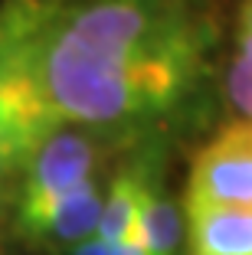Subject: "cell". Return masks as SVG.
I'll return each mask as SVG.
<instances>
[{
	"label": "cell",
	"mask_w": 252,
	"mask_h": 255,
	"mask_svg": "<svg viewBox=\"0 0 252 255\" xmlns=\"http://www.w3.org/2000/svg\"><path fill=\"white\" fill-rule=\"evenodd\" d=\"M98 216H102V193H98L95 180L89 177L79 187L59 193L20 229L30 239L49 242V246H75V242L95 236Z\"/></svg>",
	"instance_id": "cell-5"
},
{
	"label": "cell",
	"mask_w": 252,
	"mask_h": 255,
	"mask_svg": "<svg viewBox=\"0 0 252 255\" xmlns=\"http://www.w3.org/2000/svg\"><path fill=\"white\" fill-rule=\"evenodd\" d=\"M190 206H249L252 210V121L213 134L190 167L184 210Z\"/></svg>",
	"instance_id": "cell-3"
},
{
	"label": "cell",
	"mask_w": 252,
	"mask_h": 255,
	"mask_svg": "<svg viewBox=\"0 0 252 255\" xmlns=\"http://www.w3.org/2000/svg\"><path fill=\"white\" fill-rule=\"evenodd\" d=\"M230 98L243 118L252 121V43L236 39V56L230 66Z\"/></svg>",
	"instance_id": "cell-9"
},
{
	"label": "cell",
	"mask_w": 252,
	"mask_h": 255,
	"mask_svg": "<svg viewBox=\"0 0 252 255\" xmlns=\"http://www.w3.org/2000/svg\"><path fill=\"white\" fill-rule=\"evenodd\" d=\"M144 190H148V180H144L138 170L118 173V177L111 180L108 193L102 196V216H98L95 236H102V239L111 242V246H115V242L131 239Z\"/></svg>",
	"instance_id": "cell-8"
},
{
	"label": "cell",
	"mask_w": 252,
	"mask_h": 255,
	"mask_svg": "<svg viewBox=\"0 0 252 255\" xmlns=\"http://www.w3.org/2000/svg\"><path fill=\"white\" fill-rule=\"evenodd\" d=\"M115 255H148L134 239H125V242H115Z\"/></svg>",
	"instance_id": "cell-12"
},
{
	"label": "cell",
	"mask_w": 252,
	"mask_h": 255,
	"mask_svg": "<svg viewBox=\"0 0 252 255\" xmlns=\"http://www.w3.org/2000/svg\"><path fill=\"white\" fill-rule=\"evenodd\" d=\"M184 229H187V223L180 216V210L148 183V190L141 196L138 219H134L131 239L148 255H177L180 242H184Z\"/></svg>",
	"instance_id": "cell-7"
},
{
	"label": "cell",
	"mask_w": 252,
	"mask_h": 255,
	"mask_svg": "<svg viewBox=\"0 0 252 255\" xmlns=\"http://www.w3.org/2000/svg\"><path fill=\"white\" fill-rule=\"evenodd\" d=\"M46 0H7L0 7V200L20 187L39 144L62 128L43 82V36L52 20Z\"/></svg>",
	"instance_id": "cell-2"
},
{
	"label": "cell",
	"mask_w": 252,
	"mask_h": 255,
	"mask_svg": "<svg viewBox=\"0 0 252 255\" xmlns=\"http://www.w3.org/2000/svg\"><path fill=\"white\" fill-rule=\"evenodd\" d=\"M72 255H115V246L105 242L102 236H89V239H82L72 246Z\"/></svg>",
	"instance_id": "cell-10"
},
{
	"label": "cell",
	"mask_w": 252,
	"mask_h": 255,
	"mask_svg": "<svg viewBox=\"0 0 252 255\" xmlns=\"http://www.w3.org/2000/svg\"><path fill=\"white\" fill-rule=\"evenodd\" d=\"M184 223L187 255H252L249 206H190Z\"/></svg>",
	"instance_id": "cell-6"
},
{
	"label": "cell",
	"mask_w": 252,
	"mask_h": 255,
	"mask_svg": "<svg viewBox=\"0 0 252 255\" xmlns=\"http://www.w3.org/2000/svg\"><path fill=\"white\" fill-rule=\"evenodd\" d=\"M95 167V144L85 134L56 128L39 150L30 157L26 170L20 177V196H16V226L30 223L43 206L66 190L79 187L92 177Z\"/></svg>",
	"instance_id": "cell-4"
},
{
	"label": "cell",
	"mask_w": 252,
	"mask_h": 255,
	"mask_svg": "<svg viewBox=\"0 0 252 255\" xmlns=\"http://www.w3.org/2000/svg\"><path fill=\"white\" fill-rule=\"evenodd\" d=\"M200 39L177 0H89L52 10L43 82L62 125H121L171 108L197 75Z\"/></svg>",
	"instance_id": "cell-1"
},
{
	"label": "cell",
	"mask_w": 252,
	"mask_h": 255,
	"mask_svg": "<svg viewBox=\"0 0 252 255\" xmlns=\"http://www.w3.org/2000/svg\"><path fill=\"white\" fill-rule=\"evenodd\" d=\"M236 39H246V43H252V0H243V7H239Z\"/></svg>",
	"instance_id": "cell-11"
}]
</instances>
